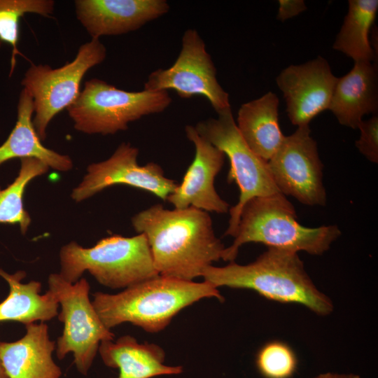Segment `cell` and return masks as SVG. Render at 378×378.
Returning a JSON list of instances; mask_svg holds the SVG:
<instances>
[{"label": "cell", "mask_w": 378, "mask_h": 378, "mask_svg": "<svg viewBox=\"0 0 378 378\" xmlns=\"http://www.w3.org/2000/svg\"><path fill=\"white\" fill-rule=\"evenodd\" d=\"M33 99L23 88L18 104L16 124L6 141L0 146V165L13 158H31L57 171L70 170L73 162L69 155L50 150L41 142L33 125Z\"/></svg>", "instance_id": "cell-20"}, {"label": "cell", "mask_w": 378, "mask_h": 378, "mask_svg": "<svg viewBox=\"0 0 378 378\" xmlns=\"http://www.w3.org/2000/svg\"><path fill=\"white\" fill-rule=\"evenodd\" d=\"M267 164L281 193L307 206H326L323 164L309 125L298 127L286 136Z\"/></svg>", "instance_id": "cell-11"}, {"label": "cell", "mask_w": 378, "mask_h": 378, "mask_svg": "<svg viewBox=\"0 0 378 378\" xmlns=\"http://www.w3.org/2000/svg\"><path fill=\"white\" fill-rule=\"evenodd\" d=\"M92 302L104 326L125 322L148 332L164 330L183 309L203 298L223 296L207 281L195 282L158 275L116 294L96 292Z\"/></svg>", "instance_id": "cell-3"}, {"label": "cell", "mask_w": 378, "mask_h": 378, "mask_svg": "<svg viewBox=\"0 0 378 378\" xmlns=\"http://www.w3.org/2000/svg\"><path fill=\"white\" fill-rule=\"evenodd\" d=\"M195 128L202 138L223 151L230 160L227 182L236 183L239 197L238 202L229 209L230 216L224 235L233 237L242 209L247 202L254 197L280 192L271 176L267 161L256 155L244 141L231 110L218 114L216 118L200 121Z\"/></svg>", "instance_id": "cell-7"}, {"label": "cell", "mask_w": 378, "mask_h": 378, "mask_svg": "<svg viewBox=\"0 0 378 378\" xmlns=\"http://www.w3.org/2000/svg\"><path fill=\"white\" fill-rule=\"evenodd\" d=\"M202 276L217 288L251 289L270 300L303 305L319 316L333 310L331 300L316 287L297 252L267 247L249 264L209 265Z\"/></svg>", "instance_id": "cell-2"}, {"label": "cell", "mask_w": 378, "mask_h": 378, "mask_svg": "<svg viewBox=\"0 0 378 378\" xmlns=\"http://www.w3.org/2000/svg\"><path fill=\"white\" fill-rule=\"evenodd\" d=\"M341 233L335 225L317 227L302 225L293 205L281 192L254 197L244 206L232 237L234 241L225 247L222 259L234 262L239 248L250 242L320 255L330 248Z\"/></svg>", "instance_id": "cell-4"}, {"label": "cell", "mask_w": 378, "mask_h": 378, "mask_svg": "<svg viewBox=\"0 0 378 378\" xmlns=\"http://www.w3.org/2000/svg\"><path fill=\"white\" fill-rule=\"evenodd\" d=\"M0 378H8L0 359Z\"/></svg>", "instance_id": "cell-29"}, {"label": "cell", "mask_w": 378, "mask_h": 378, "mask_svg": "<svg viewBox=\"0 0 378 378\" xmlns=\"http://www.w3.org/2000/svg\"><path fill=\"white\" fill-rule=\"evenodd\" d=\"M314 378H360L359 375L355 374H338L332 372L322 373Z\"/></svg>", "instance_id": "cell-28"}, {"label": "cell", "mask_w": 378, "mask_h": 378, "mask_svg": "<svg viewBox=\"0 0 378 378\" xmlns=\"http://www.w3.org/2000/svg\"><path fill=\"white\" fill-rule=\"evenodd\" d=\"M358 129L360 131V138L356 141L358 151L368 160L378 162V115L374 114L370 118L362 120Z\"/></svg>", "instance_id": "cell-26"}, {"label": "cell", "mask_w": 378, "mask_h": 378, "mask_svg": "<svg viewBox=\"0 0 378 378\" xmlns=\"http://www.w3.org/2000/svg\"><path fill=\"white\" fill-rule=\"evenodd\" d=\"M348 11L332 48L354 62H374L377 52L372 47L370 32L378 10L377 0H349Z\"/></svg>", "instance_id": "cell-22"}, {"label": "cell", "mask_w": 378, "mask_h": 378, "mask_svg": "<svg viewBox=\"0 0 378 378\" xmlns=\"http://www.w3.org/2000/svg\"><path fill=\"white\" fill-rule=\"evenodd\" d=\"M279 98L268 92L260 98L243 104L237 126L248 146L268 161L281 144L285 136L279 122Z\"/></svg>", "instance_id": "cell-19"}, {"label": "cell", "mask_w": 378, "mask_h": 378, "mask_svg": "<svg viewBox=\"0 0 378 378\" xmlns=\"http://www.w3.org/2000/svg\"><path fill=\"white\" fill-rule=\"evenodd\" d=\"M185 131L195 146V157L181 183L167 201L175 209L193 206L206 212L227 213L230 204L220 197L214 187V179L223 166L225 154L202 138L195 126L187 125Z\"/></svg>", "instance_id": "cell-14"}, {"label": "cell", "mask_w": 378, "mask_h": 378, "mask_svg": "<svg viewBox=\"0 0 378 378\" xmlns=\"http://www.w3.org/2000/svg\"><path fill=\"white\" fill-rule=\"evenodd\" d=\"M59 274L69 283L88 271L102 285L126 288L159 275L145 234L131 237L114 234L84 248L75 241L59 251Z\"/></svg>", "instance_id": "cell-5"}, {"label": "cell", "mask_w": 378, "mask_h": 378, "mask_svg": "<svg viewBox=\"0 0 378 378\" xmlns=\"http://www.w3.org/2000/svg\"><path fill=\"white\" fill-rule=\"evenodd\" d=\"M181 42L175 62L167 69L151 72L144 83V90H174L183 99L202 95L218 114L231 110L229 94L217 80L216 69L197 31H185Z\"/></svg>", "instance_id": "cell-10"}, {"label": "cell", "mask_w": 378, "mask_h": 378, "mask_svg": "<svg viewBox=\"0 0 378 378\" xmlns=\"http://www.w3.org/2000/svg\"><path fill=\"white\" fill-rule=\"evenodd\" d=\"M98 351L106 366L119 369L115 378H152L183 372L181 366L164 364L165 352L161 346L140 344L130 335L122 336L115 342L102 341Z\"/></svg>", "instance_id": "cell-18"}, {"label": "cell", "mask_w": 378, "mask_h": 378, "mask_svg": "<svg viewBox=\"0 0 378 378\" xmlns=\"http://www.w3.org/2000/svg\"><path fill=\"white\" fill-rule=\"evenodd\" d=\"M132 224L146 237L160 276L192 281L223 258L225 247L203 210L193 206L168 209L155 204L134 215Z\"/></svg>", "instance_id": "cell-1"}, {"label": "cell", "mask_w": 378, "mask_h": 378, "mask_svg": "<svg viewBox=\"0 0 378 378\" xmlns=\"http://www.w3.org/2000/svg\"><path fill=\"white\" fill-rule=\"evenodd\" d=\"M26 333L13 342H0V359L8 378H60L52 354L55 342L43 322L25 325Z\"/></svg>", "instance_id": "cell-16"}, {"label": "cell", "mask_w": 378, "mask_h": 378, "mask_svg": "<svg viewBox=\"0 0 378 378\" xmlns=\"http://www.w3.org/2000/svg\"><path fill=\"white\" fill-rule=\"evenodd\" d=\"M106 57V47L99 38H92L80 46L73 61L59 68L32 64L27 70L21 83L33 99V125L41 140L46 139L52 119L76 99L87 71Z\"/></svg>", "instance_id": "cell-8"}, {"label": "cell", "mask_w": 378, "mask_h": 378, "mask_svg": "<svg viewBox=\"0 0 378 378\" xmlns=\"http://www.w3.org/2000/svg\"><path fill=\"white\" fill-rule=\"evenodd\" d=\"M1 276L9 285V293L0 302V322L18 321L24 325L49 321L57 315L58 301L48 290L41 295V284L36 281L21 282L26 276L23 271L10 274L0 269Z\"/></svg>", "instance_id": "cell-21"}, {"label": "cell", "mask_w": 378, "mask_h": 378, "mask_svg": "<svg viewBox=\"0 0 378 378\" xmlns=\"http://www.w3.org/2000/svg\"><path fill=\"white\" fill-rule=\"evenodd\" d=\"M167 91L128 92L106 81H86L76 99L66 108L79 132L113 134L125 130L130 122L164 111L171 104Z\"/></svg>", "instance_id": "cell-6"}, {"label": "cell", "mask_w": 378, "mask_h": 378, "mask_svg": "<svg viewBox=\"0 0 378 378\" xmlns=\"http://www.w3.org/2000/svg\"><path fill=\"white\" fill-rule=\"evenodd\" d=\"M15 179L4 189L0 188V223L18 225L25 234L31 218L23 205V195L29 183L44 174L48 167L42 161L31 158H22Z\"/></svg>", "instance_id": "cell-23"}, {"label": "cell", "mask_w": 378, "mask_h": 378, "mask_svg": "<svg viewBox=\"0 0 378 378\" xmlns=\"http://www.w3.org/2000/svg\"><path fill=\"white\" fill-rule=\"evenodd\" d=\"M337 79L321 56L282 70L276 82L283 92L290 122L297 127L309 125L328 109Z\"/></svg>", "instance_id": "cell-13"}, {"label": "cell", "mask_w": 378, "mask_h": 378, "mask_svg": "<svg viewBox=\"0 0 378 378\" xmlns=\"http://www.w3.org/2000/svg\"><path fill=\"white\" fill-rule=\"evenodd\" d=\"M139 149L129 143L121 144L106 160L92 163L87 174L71 193L76 202H81L114 185H127L146 190L167 201L178 184L164 176L157 163L139 165Z\"/></svg>", "instance_id": "cell-12"}, {"label": "cell", "mask_w": 378, "mask_h": 378, "mask_svg": "<svg viewBox=\"0 0 378 378\" xmlns=\"http://www.w3.org/2000/svg\"><path fill=\"white\" fill-rule=\"evenodd\" d=\"M76 15L92 38L139 29L169 10L164 0H76Z\"/></svg>", "instance_id": "cell-15"}, {"label": "cell", "mask_w": 378, "mask_h": 378, "mask_svg": "<svg viewBox=\"0 0 378 378\" xmlns=\"http://www.w3.org/2000/svg\"><path fill=\"white\" fill-rule=\"evenodd\" d=\"M298 358L286 343L273 340L257 353L255 365L264 378H291L298 368Z\"/></svg>", "instance_id": "cell-25"}, {"label": "cell", "mask_w": 378, "mask_h": 378, "mask_svg": "<svg viewBox=\"0 0 378 378\" xmlns=\"http://www.w3.org/2000/svg\"><path fill=\"white\" fill-rule=\"evenodd\" d=\"M54 8L55 1L52 0H0V43L12 48L10 76L15 66L16 55H22L18 49L20 18L26 13L48 17Z\"/></svg>", "instance_id": "cell-24"}, {"label": "cell", "mask_w": 378, "mask_h": 378, "mask_svg": "<svg viewBox=\"0 0 378 378\" xmlns=\"http://www.w3.org/2000/svg\"><path fill=\"white\" fill-rule=\"evenodd\" d=\"M276 19L284 22L307 9L303 0H279Z\"/></svg>", "instance_id": "cell-27"}, {"label": "cell", "mask_w": 378, "mask_h": 378, "mask_svg": "<svg viewBox=\"0 0 378 378\" xmlns=\"http://www.w3.org/2000/svg\"><path fill=\"white\" fill-rule=\"evenodd\" d=\"M49 289L56 297L62 310L58 319L64 323L57 338L56 354L59 359L73 353L75 365L87 375L102 341L113 340L89 298L90 285L85 278L71 284L59 274H51Z\"/></svg>", "instance_id": "cell-9"}, {"label": "cell", "mask_w": 378, "mask_h": 378, "mask_svg": "<svg viewBox=\"0 0 378 378\" xmlns=\"http://www.w3.org/2000/svg\"><path fill=\"white\" fill-rule=\"evenodd\" d=\"M377 65L356 62L351 71L338 78L328 107L340 125L357 129L365 115L377 114L378 76Z\"/></svg>", "instance_id": "cell-17"}]
</instances>
